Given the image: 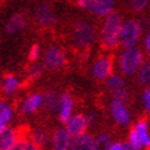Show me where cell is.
<instances>
[{
    "instance_id": "obj_8",
    "label": "cell",
    "mask_w": 150,
    "mask_h": 150,
    "mask_svg": "<svg viewBox=\"0 0 150 150\" xmlns=\"http://www.w3.org/2000/svg\"><path fill=\"white\" fill-rule=\"evenodd\" d=\"M112 72V59L110 56H101L93 66V73L98 79L109 78Z\"/></svg>"
},
{
    "instance_id": "obj_11",
    "label": "cell",
    "mask_w": 150,
    "mask_h": 150,
    "mask_svg": "<svg viewBox=\"0 0 150 150\" xmlns=\"http://www.w3.org/2000/svg\"><path fill=\"white\" fill-rule=\"evenodd\" d=\"M73 110V100L69 94H62L60 96V109H59V117L62 123H67L72 117Z\"/></svg>"
},
{
    "instance_id": "obj_1",
    "label": "cell",
    "mask_w": 150,
    "mask_h": 150,
    "mask_svg": "<svg viewBox=\"0 0 150 150\" xmlns=\"http://www.w3.org/2000/svg\"><path fill=\"white\" fill-rule=\"evenodd\" d=\"M122 17L118 12H110L101 28V43L106 49L115 48L120 42V34L122 29Z\"/></svg>"
},
{
    "instance_id": "obj_32",
    "label": "cell",
    "mask_w": 150,
    "mask_h": 150,
    "mask_svg": "<svg viewBox=\"0 0 150 150\" xmlns=\"http://www.w3.org/2000/svg\"><path fill=\"white\" fill-rule=\"evenodd\" d=\"M27 150H40L39 145H37L34 142H27Z\"/></svg>"
},
{
    "instance_id": "obj_17",
    "label": "cell",
    "mask_w": 150,
    "mask_h": 150,
    "mask_svg": "<svg viewBox=\"0 0 150 150\" xmlns=\"http://www.w3.org/2000/svg\"><path fill=\"white\" fill-rule=\"evenodd\" d=\"M5 28H6V32H9L10 34L20 32L21 29L25 28V18H23V16L20 15V13L13 15V16L7 21Z\"/></svg>"
},
{
    "instance_id": "obj_26",
    "label": "cell",
    "mask_w": 150,
    "mask_h": 150,
    "mask_svg": "<svg viewBox=\"0 0 150 150\" xmlns=\"http://www.w3.org/2000/svg\"><path fill=\"white\" fill-rule=\"evenodd\" d=\"M110 150H134L129 143H120V142H116V143H112L110 146Z\"/></svg>"
},
{
    "instance_id": "obj_3",
    "label": "cell",
    "mask_w": 150,
    "mask_h": 150,
    "mask_svg": "<svg viewBox=\"0 0 150 150\" xmlns=\"http://www.w3.org/2000/svg\"><path fill=\"white\" fill-rule=\"evenodd\" d=\"M139 37L140 26L138 25V22H136L134 20L126 21L122 26L121 34H120V43L126 48H131L138 43Z\"/></svg>"
},
{
    "instance_id": "obj_14",
    "label": "cell",
    "mask_w": 150,
    "mask_h": 150,
    "mask_svg": "<svg viewBox=\"0 0 150 150\" xmlns=\"http://www.w3.org/2000/svg\"><path fill=\"white\" fill-rule=\"evenodd\" d=\"M94 139L89 134H81L78 137H73L71 142L70 150H93Z\"/></svg>"
},
{
    "instance_id": "obj_20",
    "label": "cell",
    "mask_w": 150,
    "mask_h": 150,
    "mask_svg": "<svg viewBox=\"0 0 150 150\" xmlns=\"http://www.w3.org/2000/svg\"><path fill=\"white\" fill-rule=\"evenodd\" d=\"M11 117H12L11 108L6 103L1 101L0 103V132L6 128V126L10 122Z\"/></svg>"
},
{
    "instance_id": "obj_23",
    "label": "cell",
    "mask_w": 150,
    "mask_h": 150,
    "mask_svg": "<svg viewBox=\"0 0 150 150\" xmlns=\"http://www.w3.org/2000/svg\"><path fill=\"white\" fill-rule=\"evenodd\" d=\"M111 140L108 134H100V136L95 139L93 150H110Z\"/></svg>"
},
{
    "instance_id": "obj_13",
    "label": "cell",
    "mask_w": 150,
    "mask_h": 150,
    "mask_svg": "<svg viewBox=\"0 0 150 150\" xmlns=\"http://www.w3.org/2000/svg\"><path fill=\"white\" fill-rule=\"evenodd\" d=\"M20 139L17 132L13 128L6 127L4 131L0 132V149L1 150H10Z\"/></svg>"
},
{
    "instance_id": "obj_10",
    "label": "cell",
    "mask_w": 150,
    "mask_h": 150,
    "mask_svg": "<svg viewBox=\"0 0 150 150\" xmlns=\"http://www.w3.org/2000/svg\"><path fill=\"white\" fill-rule=\"evenodd\" d=\"M72 136L66 128H59L52 136V149L54 150H70Z\"/></svg>"
},
{
    "instance_id": "obj_18",
    "label": "cell",
    "mask_w": 150,
    "mask_h": 150,
    "mask_svg": "<svg viewBox=\"0 0 150 150\" xmlns=\"http://www.w3.org/2000/svg\"><path fill=\"white\" fill-rule=\"evenodd\" d=\"M20 82L18 79L12 76V74H6L3 81V92L7 95H11L18 89Z\"/></svg>"
},
{
    "instance_id": "obj_34",
    "label": "cell",
    "mask_w": 150,
    "mask_h": 150,
    "mask_svg": "<svg viewBox=\"0 0 150 150\" xmlns=\"http://www.w3.org/2000/svg\"><path fill=\"white\" fill-rule=\"evenodd\" d=\"M149 150H150V149H149Z\"/></svg>"
},
{
    "instance_id": "obj_25",
    "label": "cell",
    "mask_w": 150,
    "mask_h": 150,
    "mask_svg": "<svg viewBox=\"0 0 150 150\" xmlns=\"http://www.w3.org/2000/svg\"><path fill=\"white\" fill-rule=\"evenodd\" d=\"M128 143H129V145L134 150H140L142 148H143V144H142V142H140V138H139L137 131L134 128L129 132V140H128Z\"/></svg>"
},
{
    "instance_id": "obj_19",
    "label": "cell",
    "mask_w": 150,
    "mask_h": 150,
    "mask_svg": "<svg viewBox=\"0 0 150 150\" xmlns=\"http://www.w3.org/2000/svg\"><path fill=\"white\" fill-rule=\"evenodd\" d=\"M133 128L137 131L142 144H143V148H150V134L148 132V125L144 121H140Z\"/></svg>"
},
{
    "instance_id": "obj_24",
    "label": "cell",
    "mask_w": 150,
    "mask_h": 150,
    "mask_svg": "<svg viewBox=\"0 0 150 150\" xmlns=\"http://www.w3.org/2000/svg\"><path fill=\"white\" fill-rule=\"evenodd\" d=\"M139 82L140 84L144 86L150 84V61L143 64L142 69L139 70Z\"/></svg>"
},
{
    "instance_id": "obj_30",
    "label": "cell",
    "mask_w": 150,
    "mask_h": 150,
    "mask_svg": "<svg viewBox=\"0 0 150 150\" xmlns=\"http://www.w3.org/2000/svg\"><path fill=\"white\" fill-rule=\"evenodd\" d=\"M10 150H27V142L23 139H20Z\"/></svg>"
},
{
    "instance_id": "obj_21",
    "label": "cell",
    "mask_w": 150,
    "mask_h": 150,
    "mask_svg": "<svg viewBox=\"0 0 150 150\" xmlns=\"http://www.w3.org/2000/svg\"><path fill=\"white\" fill-rule=\"evenodd\" d=\"M44 106H45V109L50 112H55V111H59L60 109V98H57V96L54 94V93H47L45 95H44Z\"/></svg>"
},
{
    "instance_id": "obj_12",
    "label": "cell",
    "mask_w": 150,
    "mask_h": 150,
    "mask_svg": "<svg viewBox=\"0 0 150 150\" xmlns=\"http://www.w3.org/2000/svg\"><path fill=\"white\" fill-rule=\"evenodd\" d=\"M108 86L109 88L114 92V99H121L125 100L127 96V92L125 89L123 79L117 76V74H111L108 79Z\"/></svg>"
},
{
    "instance_id": "obj_2",
    "label": "cell",
    "mask_w": 150,
    "mask_h": 150,
    "mask_svg": "<svg viewBox=\"0 0 150 150\" xmlns=\"http://www.w3.org/2000/svg\"><path fill=\"white\" fill-rule=\"evenodd\" d=\"M118 65L123 74L132 76V74L138 72L143 66V54L136 47L127 48L120 56Z\"/></svg>"
},
{
    "instance_id": "obj_31",
    "label": "cell",
    "mask_w": 150,
    "mask_h": 150,
    "mask_svg": "<svg viewBox=\"0 0 150 150\" xmlns=\"http://www.w3.org/2000/svg\"><path fill=\"white\" fill-rule=\"evenodd\" d=\"M143 100H144V104H145V108L146 110L150 112V88L146 89L143 94Z\"/></svg>"
},
{
    "instance_id": "obj_33",
    "label": "cell",
    "mask_w": 150,
    "mask_h": 150,
    "mask_svg": "<svg viewBox=\"0 0 150 150\" xmlns=\"http://www.w3.org/2000/svg\"><path fill=\"white\" fill-rule=\"evenodd\" d=\"M145 47H146V50L149 52V55H150V33L148 34L146 37V39H145Z\"/></svg>"
},
{
    "instance_id": "obj_16",
    "label": "cell",
    "mask_w": 150,
    "mask_h": 150,
    "mask_svg": "<svg viewBox=\"0 0 150 150\" xmlns=\"http://www.w3.org/2000/svg\"><path fill=\"white\" fill-rule=\"evenodd\" d=\"M37 18L44 26H49L54 22L55 17H54V12H52L50 5L48 4H42L38 10H37Z\"/></svg>"
},
{
    "instance_id": "obj_7",
    "label": "cell",
    "mask_w": 150,
    "mask_h": 150,
    "mask_svg": "<svg viewBox=\"0 0 150 150\" xmlns=\"http://www.w3.org/2000/svg\"><path fill=\"white\" fill-rule=\"evenodd\" d=\"M88 118L84 115L77 114L70 118V121L66 123V129L69 131V133L73 137H78L81 134H83L87 129L88 126Z\"/></svg>"
},
{
    "instance_id": "obj_28",
    "label": "cell",
    "mask_w": 150,
    "mask_h": 150,
    "mask_svg": "<svg viewBox=\"0 0 150 150\" xmlns=\"http://www.w3.org/2000/svg\"><path fill=\"white\" fill-rule=\"evenodd\" d=\"M39 55H40V48H39V45L35 44V45H33L31 48V51H29V60H31V61H35V60H38Z\"/></svg>"
},
{
    "instance_id": "obj_22",
    "label": "cell",
    "mask_w": 150,
    "mask_h": 150,
    "mask_svg": "<svg viewBox=\"0 0 150 150\" xmlns=\"http://www.w3.org/2000/svg\"><path fill=\"white\" fill-rule=\"evenodd\" d=\"M32 140L37 145L39 146H45L49 142V134L47 133V131H44L42 128L35 129L32 134Z\"/></svg>"
},
{
    "instance_id": "obj_15",
    "label": "cell",
    "mask_w": 150,
    "mask_h": 150,
    "mask_svg": "<svg viewBox=\"0 0 150 150\" xmlns=\"http://www.w3.org/2000/svg\"><path fill=\"white\" fill-rule=\"evenodd\" d=\"M43 101H44V96H42L38 93H34L32 95H29L23 101L21 109L25 114H32V112H34L43 104Z\"/></svg>"
},
{
    "instance_id": "obj_5",
    "label": "cell",
    "mask_w": 150,
    "mask_h": 150,
    "mask_svg": "<svg viewBox=\"0 0 150 150\" xmlns=\"http://www.w3.org/2000/svg\"><path fill=\"white\" fill-rule=\"evenodd\" d=\"M77 4L99 16H108L114 9V0H77Z\"/></svg>"
},
{
    "instance_id": "obj_29",
    "label": "cell",
    "mask_w": 150,
    "mask_h": 150,
    "mask_svg": "<svg viewBox=\"0 0 150 150\" xmlns=\"http://www.w3.org/2000/svg\"><path fill=\"white\" fill-rule=\"evenodd\" d=\"M42 72H43V71H42V66L34 64V65L31 67V69H29V76L33 77V78H35V77L40 76Z\"/></svg>"
},
{
    "instance_id": "obj_4",
    "label": "cell",
    "mask_w": 150,
    "mask_h": 150,
    "mask_svg": "<svg viewBox=\"0 0 150 150\" xmlns=\"http://www.w3.org/2000/svg\"><path fill=\"white\" fill-rule=\"evenodd\" d=\"M95 38V31L94 27L87 21H82L76 26L73 33L74 43L81 48H86L94 42Z\"/></svg>"
},
{
    "instance_id": "obj_27",
    "label": "cell",
    "mask_w": 150,
    "mask_h": 150,
    "mask_svg": "<svg viewBox=\"0 0 150 150\" xmlns=\"http://www.w3.org/2000/svg\"><path fill=\"white\" fill-rule=\"evenodd\" d=\"M148 3L149 0H131V6L134 10H143Z\"/></svg>"
},
{
    "instance_id": "obj_6",
    "label": "cell",
    "mask_w": 150,
    "mask_h": 150,
    "mask_svg": "<svg viewBox=\"0 0 150 150\" xmlns=\"http://www.w3.org/2000/svg\"><path fill=\"white\" fill-rule=\"evenodd\" d=\"M66 61L65 59V54L60 50L59 48H49L45 51V55H44V62L45 66L50 70H57L60 67H62Z\"/></svg>"
},
{
    "instance_id": "obj_9",
    "label": "cell",
    "mask_w": 150,
    "mask_h": 150,
    "mask_svg": "<svg viewBox=\"0 0 150 150\" xmlns=\"http://www.w3.org/2000/svg\"><path fill=\"white\" fill-rule=\"evenodd\" d=\"M111 114L120 125H128L131 121V116L127 111L123 100L121 99H114L111 104Z\"/></svg>"
}]
</instances>
